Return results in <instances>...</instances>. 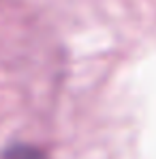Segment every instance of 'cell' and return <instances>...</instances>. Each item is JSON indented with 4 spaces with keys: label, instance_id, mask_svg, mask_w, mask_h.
Instances as JSON below:
<instances>
[{
    "label": "cell",
    "instance_id": "obj_1",
    "mask_svg": "<svg viewBox=\"0 0 156 159\" xmlns=\"http://www.w3.org/2000/svg\"><path fill=\"white\" fill-rule=\"evenodd\" d=\"M9 159H39V155L34 151H30V148L19 146V148H15V151L9 153Z\"/></svg>",
    "mask_w": 156,
    "mask_h": 159
}]
</instances>
